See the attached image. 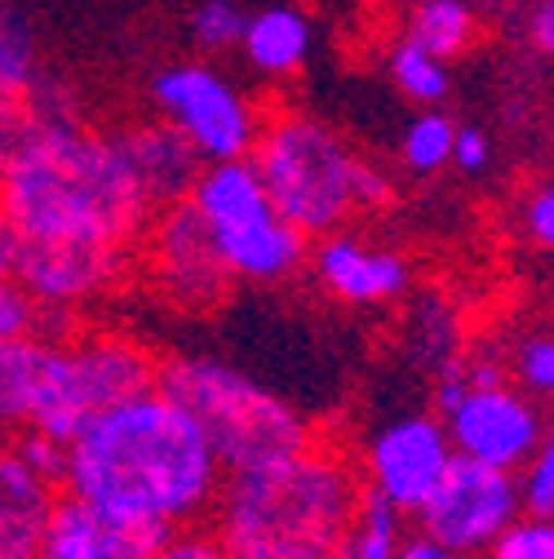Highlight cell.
<instances>
[{
    "label": "cell",
    "mask_w": 554,
    "mask_h": 559,
    "mask_svg": "<svg viewBox=\"0 0 554 559\" xmlns=\"http://www.w3.org/2000/svg\"><path fill=\"white\" fill-rule=\"evenodd\" d=\"M227 471L218 466L195 417L160 386L137 391L67 440L62 484L76 498L165 528H182L214 511Z\"/></svg>",
    "instance_id": "obj_1"
},
{
    "label": "cell",
    "mask_w": 554,
    "mask_h": 559,
    "mask_svg": "<svg viewBox=\"0 0 554 559\" xmlns=\"http://www.w3.org/2000/svg\"><path fill=\"white\" fill-rule=\"evenodd\" d=\"M0 214L19 240L120 245L152 223V200L133 174L120 129L67 120L40 129L0 169Z\"/></svg>",
    "instance_id": "obj_2"
},
{
    "label": "cell",
    "mask_w": 554,
    "mask_h": 559,
    "mask_svg": "<svg viewBox=\"0 0 554 559\" xmlns=\"http://www.w3.org/2000/svg\"><path fill=\"white\" fill-rule=\"evenodd\" d=\"M360 493L356 466L311 440L289 457L227 471L214 537L227 559H324L356 520Z\"/></svg>",
    "instance_id": "obj_3"
},
{
    "label": "cell",
    "mask_w": 554,
    "mask_h": 559,
    "mask_svg": "<svg viewBox=\"0 0 554 559\" xmlns=\"http://www.w3.org/2000/svg\"><path fill=\"white\" fill-rule=\"evenodd\" d=\"M249 160L275 214L293 223L306 240L328 236L364 209H386L395 200L390 174L364 160L333 124L306 111H275L262 120Z\"/></svg>",
    "instance_id": "obj_4"
},
{
    "label": "cell",
    "mask_w": 554,
    "mask_h": 559,
    "mask_svg": "<svg viewBox=\"0 0 554 559\" xmlns=\"http://www.w3.org/2000/svg\"><path fill=\"white\" fill-rule=\"evenodd\" d=\"M156 386L195 417L200 436L209 440L222 471L289 457L315 440L311 423L285 395L266 391L227 360L178 356L156 369Z\"/></svg>",
    "instance_id": "obj_5"
},
{
    "label": "cell",
    "mask_w": 554,
    "mask_h": 559,
    "mask_svg": "<svg viewBox=\"0 0 554 559\" xmlns=\"http://www.w3.org/2000/svg\"><path fill=\"white\" fill-rule=\"evenodd\" d=\"M186 200L200 214L204 231H209V245L231 280L285 285L306 266L311 240L275 214L249 156L200 165Z\"/></svg>",
    "instance_id": "obj_6"
},
{
    "label": "cell",
    "mask_w": 554,
    "mask_h": 559,
    "mask_svg": "<svg viewBox=\"0 0 554 559\" xmlns=\"http://www.w3.org/2000/svg\"><path fill=\"white\" fill-rule=\"evenodd\" d=\"M156 386V360L120 333H89L76 342H58V365L49 400L36 413V431L53 440H72L94 413Z\"/></svg>",
    "instance_id": "obj_7"
},
{
    "label": "cell",
    "mask_w": 554,
    "mask_h": 559,
    "mask_svg": "<svg viewBox=\"0 0 554 559\" xmlns=\"http://www.w3.org/2000/svg\"><path fill=\"white\" fill-rule=\"evenodd\" d=\"M152 103L160 120L186 138L204 165L249 156L262 124L249 94L204 58L160 67L152 76Z\"/></svg>",
    "instance_id": "obj_8"
},
{
    "label": "cell",
    "mask_w": 554,
    "mask_h": 559,
    "mask_svg": "<svg viewBox=\"0 0 554 559\" xmlns=\"http://www.w3.org/2000/svg\"><path fill=\"white\" fill-rule=\"evenodd\" d=\"M412 515H418V524L426 533H435L439 542L457 546L461 555H474V550L489 546L506 524H515L523 515L515 471L453 453L448 471L439 475V484L431 488L426 502Z\"/></svg>",
    "instance_id": "obj_9"
},
{
    "label": "cell",
    "mask_w": 554,
    "mask_h": 559,
    "mask_svg": "<svg viewBox=\"0 0 554 559\" xmlns=\"http://www.w3.org/2000/svg\"><path fill=\"white\" fill-rule=\"evenodd\" d=\"M453 453L489 462L502 471H519L545 444V413L537 400L510 382L470 386L457 395L453 408L439 413Z\"/></svg>",
    "instance_id": "obj_10"
},
{
    "label": "cell",
    "mask_w": 554,
    "mask_h": 559,
    "mask_svg": "<svg viewBox=\"0 0 554 559\" xmlns=\"http://www.w3.org/2000/svg\"><path fill=\"white\" fill-rule=\"evenodd\" d=\"M448 462H453V444L439 413H404L373 436L364 453V479H369V493L412 515L439 484Z\"/></svg>",
    "instance_id": "obj_11"
},
{
    "label": "cell",
    "mask_w": 554,
    "mask_h": 559,
    "mask_svg": "<svg viewBox=\"0 0 554 559\" xmlns=\"http://www.w3.org/2000/svg\"><path fill=\"white\" fill-rule=\"evenodd\" d=\"M129 249L120 245H85V240H19L14 280L53 311H72L81 302L103 298L124 275Z\"/></svg>",
    "instance_id": "obj_12"
},
{
    "label": "cell",
    "mask_w": 554,
    "mask_h": 559,
    "mask_svg": "<svg viewBox=\"0 0 554 559\" xmlns=\"http://www.w3.org/2000/svg\"><path fill=\"white\" fill-rule=\"evenodd\" d=\"M169 533L165 524L124 520L67 493L40 520V559H147Z\"/></svg>",
    "instance_id": "obj_13"
},
{
    "label": "cell",
    "mask_w": 554,
    "mask_h": 559,
    "mask_svg": "<svg viewBox=\"0 0 554 559\" xmlns=\"http://www.w3.org/2000/svg\"><path fill=\"white\" fill-rule=\"evenodd\" d=\"M156 227H152V266L160 289L178 302V307H209L222 298L227 289V271L209 245L200 214L191 209V200H173L165 209H156Z\"/></svg>",
    "instance_id": "obj_14"
},
{
    "label": "cell",
    "mask_w": 554,
    "mask_h": 559,
    "mask_svg": "<svg viewBox=\"0 0 554 559\" xmlns=\"http://www.w3.org/2000/svg\"><path fill=\"white\" fill-rule=\"evenodd\" d=\"M320 245L306 253L311 258V271L320 285L346 302V307H382V302H395L404 289H408V258L395 253V249H377L369 245L364 236L356 231H328V236H315Z\"/></svg>",
    "instance_id": "obj_15"
},
{
    "label": "cell",
    "mask_w": 554,
    "mask_h": 559,
    "mask_svg": "<svg viewBox=\"0 0 554 559\" xmlns=\"http://www.w3.org/2000/svg\"><path fill=\"white\" fill-rule=\"evenodd\" d=\"M120 143L133 160V174H137V182H143L152 209L186 200L204 160L195 156V147L178 129H169L165 120L160 124H129V129H120Z\"/></svg>",
    "instance_id": "obj_16"
},
{
    "label": "cell",
    "mask_w": 554,
    "mask_h": 559,
    "mask_svg": "<svg viewBox=\"0 0 554 559\" xmlns=\"http://www.w3.org/2000/svg\"><path fill=\"white\" fill-rule=\"evenodd\" d=\"M58 337H0V427H32L49 400Z\"/></svg>",
    "instance_id": "obj_17"
},
{
    "label": "cell",
    "mask_w": 554,
    "mask_h": 559,
    "mask_svg": "<svg viewBox=\"0 0 554 559\" xmlns=\"http://www.w3.org/2000/svg\"><path fill=\"white\" fill-rule=\"evenodd\" d=\"M236 49L244 53V62L257 76L285 81L311 53V19L293 5H266V10L244 19V32H240Z\"/></svg>",
    "instance_id": "obj_18"
},
{
    "label": "cell",
    "mask_w": 554,
    "mask_h": 559,
    "mask_svg": "<svg viewBox=\"0 0 554 559\" xmlns=\"http://www.w3.org/2000/svg\"><path fill=\"white\" fill-rule=\"evenodd\" d=\"M404 40L453 62L479 40V14H474L470 0H418V5L408 10Z\"/></svg>",
    "instance_id": "obj_19"
},
{
    "label": "cell",
    "mask_w": 554,
    "mask_h": 559,
    "mask_svg": "<svg viewBox=\"0 0 554 559\" xmlns=\"http://www.w3.org/2000/svg\"><path fill=\"white\" fill-rule=\"evenodd\" d=\"M399 537H404V511H395L386 498L364 488L356 520L346 524V533L337 537V546L324 559H395Z\"/></svg>",
    "instance_id": "obj_20"
},
{
    "label": "cell",
    "mask_w": 554,
    "mask_h": 559,
    "mask_svg": "<svg viewBox=\"0 0 554 559\" xmlns=\"http://www.w3.org/2000/svg\"><path fill=\"white\" fill-rule=\"evenodd\" d=\"M386 72L395 81V90L408 98V103H418V107H439L448 98V62L426 53L422 45H412V40H399L386 58Z\"/></svg>",
    "instance_id": "obj_21"
},
{
    "label": "cell",
    "mask_w": 554,
    "mask_h": 559,
    "mask_svg": "<svg viewBox=\"0 0 554 559\" xmlns=\"http://www.w3.org/2000/svg\"><path fill=\"white\" fill-rule=\"evenodd\" d=\"M453 133H457V124H453L439 107H422L418 116H412L408 129H404V138H399V156H404L408 174L431 178V174L448 169Z\"/></svg>",
    "instance_id": "obj_22"
},
{
    "label": "cell",
    "mask_w": 554,
    "mask_h": 559,
    "mask_svg": "<svg viewBox=\"0 0 554 559\" xmlns=\"http://www.w3.org/2000/svg\"><path fill=\"white\" fill-rule=\"evenodd\" d=\"M40 72V45L32 23L14 10L0 5V98L23 94Z\"/></svg>",
    "instance_id": "obj_23"
},
{
    "label": "cell",
    "mask_w": 554,
    "mask_h": 559,
    "mask_svg": "<svg viewBox=\"0 0 554 559\" xmlns=\"http://www.w3.org/2000/svg\"><path fill=\"white\" fill-rule=\"evenodd\" d=\"M412 324H418V333H412V352H418V360H422L431 373H439V369H448L453 360H461L457 324H453V311H448V307L422 302L418 316H412Z\"/></svg>",
    "instance_id": "obj_24"
},
{
    "label": "cell",
    "mask_w": 554,
    "mask_h": 559,
    "mask_svg": "<svg viewBox=\"0 0 554 559\" xmlns=\"http://www.w3.org/2000/svg\"><path fill=\"white\" fill-rule=\"evenodd\" d=\"M62 311L40 307L14 275H0V337H19V333H40L49 337V329H62Z\"/></svg>",
    "instance_id": "obj_25"
},
{
    "label": "cell",
    "mask_w": 554,
    "mask_h": 559,
    "mask_svg": "<svg viewBox=\"0 0 554 559\" xmlns=\"http://www.w3.org/2000/svg\"><path fill=\"white\" fill-rule=\"evenodd\" d=\"M244 10L236 0H200L195 14H191V40L200 53H227L240 45L244 32Z\"/></svg>",
    "instance_id": "obj_26"
},
{
    "label": "cell",
    "mask_w": 554,
    "mask_h": 559,
    "mask_svg": "<svg viewBox=\"0 0 554 559\" xmlns=\"http://www.w3.org/2000/svg\"><path fill=\"white\" fill-rule=\"evenodd\" d=\"M506 373L519 382V391L550 395L554 391V342H550V333H519Z\"/></svg>",
    "instance_id": "obj_27"
},
{
    "label": "cell",
    "mask_w": 554,
    "mask_h": 559,
    "mask_svg": "<svg viewBox=\"0 0 554 559\" xmlns=\"http://www.w3.org/2000/svg\"><path fill=\"white\" fill-rule=\"evenodd\" d=\"M489 559H554V524L550 520H515L506 524L489 546H483Z\"/></svg>",
    "instance_id": "obj_28"
},
{
    "label": "cell",
    "mask_w": 554,
    "mask_h": 559,
    "mask_svg": "<svg viewBox=\"0 0 554 559\" xmlns=\"http://www.w3.org/2000/svg\"><path fill=\"white\" fill-rule=\"evenodd\" d=\"M515 484H519L523 515H532V520H550L554 515V444L550 440L515 471Z\"/></svg>",
    "instance_id": "obj_29"
},
{
    "label": "cell",
    "mask_w": 554,
    "mask_h": 559,
    "mask_svg": "<svg viewBox=\"0 0 554 559\" xmlns=\"http://www.w3.org/2000/svg\"><path fill=\"white\" fill-rule=\"evenodd\" d=\"M0 502L10 507H23V511H49L53 502V484L40 479L14 449L0 457Z\"/></svg>",
    "instance_id": "obj_30"
},
{
    "label": "cell",
    "mask_w": 554,
    "mask_h": 559,
    "mask_svg": "<svg viewBox=\"0 0 554 559\" xmlns=\"http://www.w3.org/2000/svg\"><path fill=\"white\" fill-rule=\"evenodd\" d=\"M40 520L45 511L0 502V559H40Z\"/></svg>",
    "instance_id": "obj_31"
},
{
    "label": "cell",
    "mask_w": 554,
    "mask_h": 559,
    "mask_svg": "<svg viewBox=\"0 0 554 559\" xmlns=\"http://www.w3.org/2000/svg\"><path fill=\"white\" fill-rule=\"evenodd\" d=\"M40 479H49V484H62V471H67V444L62 440H53V436H45V431H36V427H23V436H19V444H10Z\"/></svg>",
    "instance_id": "obj_32"
},
{
    "label": "cell",
    "mask_w": 554,
    "mask_h": 559,
    "mask_svg": "<svg viewBox=\"0 0 554 559\" xmlns=\"http://www.w3.org/2000/svg\"><path fill=\"white\" fill-rule=\"evenodd\" d=\"M489 160H493V143H489V133L474 129V124H457L448 165H453V169H461V174H483V169H489Z\"/></svg>",
    "instance_id": "obj_33"
},
{
    "label": "cell",
    "mask_w": 554,
    "mask_h": 559,
    "mask_svg": "<svg viewBox=\"0 0 554 559\" xmlns=\"http://www.w3.org/2000/svg\"><path fill=\"white\" fill-rule=\"evenodd\" d=\"M147 559H227L218 537L209 533H191V528H173Z\"/></svg>",
    "instance_id": "obj_34"
},
{
    "label": "cell",
    "mask_w": 554,
    "mask_h": 559,
    "mask_svg": "<svg viewBox=\"0 0 554 559\" xmlns=\"http://www.w3.org/2000/svg\"><path fill=\"white\" fill-rule=\"evenodd\" d=\"M523 236L541 249L554 245V191L550 187H537L528 200H523Z\"/></svg>",
    "instance_id": "obj_35"
},
{
    "label": "cell",
    "mask_w": 554,
    "mask_h": 559,
    "mask_svg": "<svg viewBox=\"0 0 554 559\" xmlns=\"http://www.w3.org/2000/svg\"><path fill=\"white\" fill-rule=\"evenodd\" d=\"M395 559H466V555H461L457 546L439 542L435 533L418 528V533H404V537H399V550H395Z\"/></svg>",
    "instance_id": "obj_36"
},
{
    "label": "cell",
    "mask_w": 554,
    "mask_h": 559,
    "mask_svg": "<svg viewBox=\"0 0 554 559\" xmlns=\"http://www.w3.org/2000/svg\"><path fill=\"white\" fill-rule=\"evenodd\" d=\"M523 36H528V45H537V53L554 49V0H537V10H528Z\"/></svg>",
    "instance_id": "obj_37"
},
{
    "label": "cell",
    "mask_w": 554,
    "mask_h": 559,
    "mask_svg": "<svg viewBox=\"0 0 554 559\" xmlns=\"http://www.w3.org/2000/svg\"><path fill=\"white\" fill-rule=\"evenodd\" d=\"M14 253H19V231L0 214V275H14Z\"/></svg>",
    "instance_id": "obj_38"
},
{
    "label": "cell",
    "mask_w": 554,
    "mask_h": 559,
    "mask_svg": "<svg viewBox=\"0 0 554 559\" xmlns=\"http://www.w3.org/2000/svg\"><path fill=\"white\" fill-rule=\"evenodd\" d=\"M10 453V436H5V427H0V457Z\"/></svg>",
    "instance_id": "obj_39"
}]
</instances>
